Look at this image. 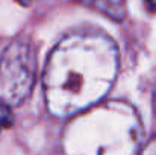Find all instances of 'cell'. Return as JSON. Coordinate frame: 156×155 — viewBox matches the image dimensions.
Listing matches in <instances>:
<instances>
[{"label": "cell", "instance_id": "cell-3", "mask_svg": "<svg viewBox=\"0 0 156 155\" xmlns=\"http://www.w3.org/2000/svg\"><path fill=\"white\" fill-rule=\"evenodd\" d=\"M90 5L96 6L99 11H102L106 15H109L115 20H121L124 15L123 0H91Z\"/></svg>", "mask_w": 156, "mask_h": 155}, {"label": "cell", "instance_id": "cell-2", "mask_svg": "<svg viewBox=\"0 0 156 155\" xmlns=\"http://www.w3.org/2000/svg\"><path fill=\"white\" fill-rule=\"evenodd\" d=\"M37 79V53L32 44L18 40L6 47L0 58V101L21 103Z\"/></svg>", "mask_w": 156, "mask_h": 155}, {"label": "cell", "instance_id": "cell-4", "mask_svg": "<svg viewBox=\"0 0 156 155\" xmlns=\"http://www.w3.org/2000/svg\"><path fill=\"white\" fill-rule=\"evenodd\" d=\"M12 123H14V116H12L9 105L5 103L3 101H0V131L11 128Z\"/></svg>", "mask_w": 156, "mask_h": 155}, {"label": "cell", "instance_id": "cell-1", "mask_svg": "<svg viewBox=\"0 0 156 155\" xmlns=\"http://www.w3.org/2000/svg\"><path fill=\"white\" fill-rule=\"evenodd\" d=\"M117 70L115 44L103 35H73L50 53L44 87L53 114L68 116L99 101Z\"/></svg>", "mask_w": 156, "mask_h": 155}, {"label": "cell", "instance_id": "cell-5", "mask_svg": "<svg viewBox=\"0 0 156 155\" xmlns=\"http://www.w3.org/2000/svg\"><path fill=\"white\" fill-rule=\"evenodd\" d=\"M141 155H156V138L152 140V142L144 148V151H143Z\"/></svg>", "mask_w": 156, "mask_h": 155}, {"label": "cell", "instance_id": "cell-6", "mask_svg": "<svg viewBox=\"0 0 156 155\" xmlns=\"http://www.w3.org/2000/svg\"><path fill=\"white\" fill-rule=\"evenodd\" d=\"M144 2H146V8H147L149 11L155 12L156 11V0H144Z\"/></svg>", "mask_w": 156, "mask_h": 155}, {"label": "cell", "instance_id": "cell-7", "mask_svg": "<svg viewBox=\"0 0 156 155\" xmlns=\"http://www.w3.org/2000/svg\"><path fill=\"white\" fill-rule=\"evenodd\" d=\"M17 2H18V3H21L23 6H27V5H30V2H32V0H17Z\"/></svg>", "mask_w": 156, "mask_h": 155}]
</instances>
